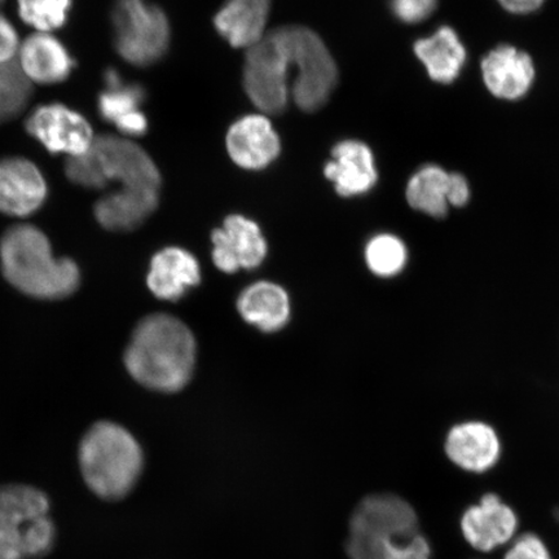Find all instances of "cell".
I'll list each match as a JSON object with an SVG mask.
<instances>
[{"mask_svg":"<svg viewBox=\"0 0 559 559\" xmlns=\"http://www.w3.org/2000/svg\"><path fill=\"white\" fill-rule=\"evenodd\" d=\"M33 85L16 61L0 66V124L17 117L29 104Z\"/></svg>","mask_w":559,"mask_h":559,"instance_id":"d4e9b609","label":"cell"},{"mask_svg":"<svg viewBox=\"0 0 559 559\" xmlns=\"http://www.w3.org/2000/svg\"><path fill=\"white\" fill-rule=\"evenodd\" d=\"M145 99V91L135 83H120L115 87H105L97 99V109L104 121L114 123L140 111Z\"/></svg>","mask_w":559,"mask_h":559,"instance_id":"4316f807","label":"cell"},{"mask_svg":"<svg viewBox=\"0 0 559 559\" xmlns=\"http://www.w3.org/2000/svg\"><path fill=\"white\" fill-rule=\"evenodd\" d=\"M25 129L52 155L68 158L85 155L96 138L87 118L61 103L41 104L33 109Z\"/></svg>","mask_w":559,"mask_h":559,"instance_id":"9c48e42d","label":"cell"},{"mask_svg":"<svg viewBox=\"0 0 559 559\" xmlns=\"http://www.w3.org/2000/svg\"><path fill=\"white\" fill-rule=\"evenodd\" d=\"M111 25L116 51L131 66L155 64L169 48V20L159 7L146 0H116Z\"/></svg>","mask_w":559,"mask_h":559,"instance_id":"ba28073f","label":"cell"},{"mask_svg":"<svg viewBox=\"0 0 559 559\" xmlns=\"http://www.w3.org/2000/svg\"><path fill=\"white\" fill-rule=\"evenodd\" d=\"M47 195L45 175L33 160L0 158V213L24 218L38 212Z\"/></svg>","mask_w":559,"mask_h":559,"instance_id":"7c38bea8","label":"cell"},{"mask_svg":"<svg viewBox=\"0 0 559 559\" xmlns=\"http://www.w3.org/2000/svg\"><path fill=\"white\" fill-rule=\"evenodd\" d=\"M50 500L25 485L0 487V559H38L53 548Z\"/></svg>","mask_w":559,"mask_h":559,"instance_id":"8992f818","label":"cell"},{"mask_svg":"<svg viewBox=\"0 0 559 559\" xmlns=\"http://www.w3.org/2000/svg\"><path fill=\"white\" fill-rule=\"evenodd\" d=\"M472 190L465 175L451 173L449 202L452 207H464L469 204Z\"/></svg>","mask_w":559,"mask_h":559,"instance_id":"1f68e13d","label":"cell"},{"mask_svg":"<svg viewBox=\"0 0 559 559\" xmlns=\"http://www.w3.org/2000/svg\"><path fill=\"white\" fill-rule=\"evenodd\" d=\"M195 365V341L183 321L153 313L136 325L124 353L132 379L159 393L187 386Z\"/></svg>","mask_w":559,"mask_h":559,"instance_id":"7a4b0ae2","label":"cell"},{"mask_svg":"<svg viewBox=\"0 0 559 559\" xmlns=\"http://www.w3.org/2000/svg\"><path fill=\"white\" fill-rule=\"evenodd\" d=\"M390 5L403 23L418 24L435 13L438 0H390Z\"/></svg>","mask_w":559,"mask_h":559,"instance_id":"83f0119b","label":"cell"},{"mask_svg":"<svg viewBox=\"0 0 559 559\" xmlns=\"http://www.w3.org/2000/svg\"><path fill=\"white\" fill-rule=\"evenodd\" d=\"M237 309L247 323L265 333L283 330L290 318L289 296L282 286L269 282L245 289L237 300Z\"/></svg>","mask_w":559,"mask_h":559,"instance_id":"7402d4cb","label":"cell"},{"mask_svg":"<svg viewBox=\"0 0 559 559\" xmlns=\"http://www.w3.org/2000/svg\"><path fill=\"white\" fill-rule=\"evenodd\" d=\"M337 66L319 35L289 25L270 31L245 55L243 87L264 115H280L295 102L305 111L330 100Z\"/></svg>","mask_w":559,"mask_h":559,"instance_id":"6da1fadb","label":"cell"},{"mask_svg":"<svg viewBox=\"0 0 559 559\" xmlns=\"http://www.w3.org/2000/svg\"><path fill=\"white\" fill-rule=\"evenodd\" d=\"M498 3L513 15H530L539 11L545 0H498Z\"/></svg>","mask_w":559,"mask_h":559,"instance_id":"d6a6232c","label":"cell"},{"mask_svg":"<svg viewBox=\"0 0 559 559\" xmlns=\"http://www.w3.org/2000/svg\"><path fill=\"white\" fill-rule=\"evenodd\" d=\"M519 527V515L495 493L485 495L479 504L467 508L460 521L464 539L481 554L512 543Z\"/></svg>","mask_w":559,"mask_h":559,"instance_id":"8fae6325","label":"cell"},{"mask_svg":"<svg viewBox=\"0 0 559 559\" xmlns=\"http://www.w3.org/2000/svg\"><path fill=\"white\" fill-rule=\"evenodd\" d=\"M414 48L430 79L442 85H451L465 68L466 47L451 26L438 27L430 37L418 39Z\"/></svg>","mask_w":559,"mask_h":559,"instance_id":"44dd1931","label":"cell"},{"mask_svg":"<svg viewBox=\"0 0 559 559\" xmlns=\"http://www.w3.org/2000/svg\"><path fill=\"white\" fill-rule=\"evenodd\" d=\"M226 145L234 163L247 170L264 169L282 151L274 126L263 115L245 116L230 126Z\"/></svg>","mask_w":559,"mask_h":559,"instance_id":"5bb4252c","label":"cell"},{"mask_svg":"<svg viewBox=\"0 0 559 559\" xmlns=\"http://www.w3.org/2000/svg\"><path fill=\"white\" fill-rule=\"evenodd\" d=\"M444 451L460 469L484 474L498 465L501 443L492 426L471 421L453 426L447 435Z\"/></svg>","mask_w":559,"mask_h":559,"instance_id":"9a60e30c","label":"cell"},{"mask_svg":"<svg viewBox=\"0 0 559 559\" xmlns=\"http://www.w3.org/2000/svg\"><path fill=\"white\" fill-rule=\"evenodd\" d=\"M431 547L421 534L388 545L382 559H430Z\"/></svg>","mask_w":559,"mask_h":559,"instance_id":"f546056e","label":"cell"},{"mask_svg":"<svg viewBox=\"0 0 559 559\" xmlns=\"http://www.w3.org/2000/svg\"><path fill=\"white\" fill-rule=\"evenodd\" d=\"M417 534L418 519L409 502L389 493L369 496L349 522L347 555L349 559H382L388 545Z\"/></svg>","mask_w":559,"mask_h":559,"instance_id":"52a82bcc","label":"cell"},{"mask_svg":"<svg viewBox=\"0 0 559 559\" xmlns=\"http://www.w3.org/2000/svg\"><path fill=\"white\" fill-rule=\"evenodd\" d=\"M0 265L9 283L33 298H67L81 282L79 265L69 258H56L48 237L32 225L5 230L0 239Z\"/></svg>","mask_w":559,"mask_h":559,"instance_id":"3957f363","label":"cell"},{"mask_svg":"<svg viewBox=\"0 0 559 559\" xmlns=\"http://www.w3.org/2000/svg\"><path fill=\"white\" fill-rule=\"evenodd\" d=\"M408 251L405 243L394 235L374 236L366 248V261L370 271L380 277H393L407 264Z\"/></svg>","mask_w":559,"mask_h":559,"instance_id":"cb8c5ba5","label":"cell"},{"mask_svg":"<svg viewBox=\"0 0 559 559\" xmlns=\"http://www.w3.org/2000/svg\"><path fill=\"white\" fill-rule=\"evenodd\" d=\"M73 0H17L21 20L35 32L52 33L67 24Z\"/></svg>","mask_w":559,"mask_h":559,"instance_id":"484cf974","label":"cell"},{"mask_svg":"<svg viewBox=\"0 0 559 559\" xmlns=\"http://www.w3.org/2000/svg\"><path fill=\"white\" fill-rule=\"evenodd\" d=\"M79 461L91 491L108 501L124 499L144 467L138 440L121 425L109 421L91 426L81 440Z\"/></svg>","mask_w":559,"mask_h":559,"instance_id":"277c9868","label":"cell"},{"mask_svg":"<svg viewBox=\"0 0 559 559\" xmlns=\"http://www.w3.org/2000/svg\"><path fill=\"white\" fill-rule=\"evenodd\" d=\"M504 559H551V556L539 536L526 533L514 537Z\"/></svg>","mask_w":559,"mask_h":559,"instance_id":"f1b7e54d","label":"cell"},{"mask_svg":"<svg viewBox=\"0 0 559 559\" xmlns=\"http://www.w3.org/2000/svg\"><path fill=\"white\" fill-rule=\"evenodd\" d=\"M200 280V264L190 251L166 248L153 257L146 283L157 298L178 300Z\"/></svg>","mask_w":559,"mask_h":559,"instance_id":"ffe728a7","label":"cell"},{"mask_svg":"<svg viewBox=\"0 0 559 559\" xmlns=\"http://www.w3.org/2000/svg\"><path fill=\"white\" fill-rule=\"evenodd\" d=\"M67 178L87 190L151 188L160 190V174L155 160L142 146L121 135H96L85 155L67 158ZM115 188V190H116Z\"/></svg>","mask_w":559,"mask_h":559,"instance_id":"5b68a950","label":"cell"},{"mask_svg":"<svg viewBox=\"0 0 559 559\" xmlns=\"http://www.w3.org/2000/svg\"><path fill=\"white\" fill-rule=\"evenodd\" d=\"M324 174L333 181L335 191L344 198L369 192L379 179L374 156L369 146L358 140H345L335 145Z\"/></svg>","mask_w":559,"mask_h":559,"instance_id":"e0dca14e","label":"cell"},{"mask_svg":"<svg viewBox=\"0 0 559 559\" xmlns=\"http://www.w3.org/2000/svg\"><path fill=\"white\" fill-rule=\"evenodd\" d=\"M451 173L436 164L424 165L412 175L405 198L416 212L442 219L450 212Z\"/></svg>","mask_w":559,"mask_h":559,"instance_id":"603a6c76","label":"cell"},{"mask_svg":"<svg viewBox=\"0 0 559 559\" xmlns=\"http://www.w3.org/2000/svg\"><path fill=\"white\" fill-rule=\"evenodd\" d=\"M480 70L488 93L508 102L526 96L536 76L533 58L510 45H500L486 53Z\"/></svg>","mask_w":559,"mask_h":559,"instance_id":"4fadbf2b","label":"cell"},{"mask_svg":"<svg viewBox=\"0 0 559 559\" xmlns=\"http://www.w3.org/2000/svg\"><path fill=\"white\" fill-rule=\"evenodd\" d=\"M20 45L16 27L0 13V66L16 61Z\"/></svg>","mask_w":559,"mask_h":559,"instance_id":"4dcf8cb0","label":"cell"},{"mask_svg":"<svg viewBox=\"0 0 559 559\" xmlns=\"http://www.w3.org/2000/svg\"><path fill=\"white\" fill-rule=\"evenodd\" d=\"M213 262L226 274L261 265L267 255V242L255 222L241 215H230L212 235Z\"/></svg>","mask_w":559,"mask_h":559,"instance_id":"30bf717a","label":"cell"},{"mask_svg":"<svg viewBox=\"0 0 559 559\" xmlns=\"http://www.w3.org/2000/svg\"><path fill=\"white\" fill-rule=\"evenodd\" d=\"M270 10L271 0H226L214 24L230 46L249 50L267 34Z\"/></svg>","mask_w":559,"mask_h":559,"instance_id":"d6986e66","label":"cell"},{"mask_svg":"<svg viewBox=\"0 0 559 559\" xmlns=\"http://www.w3.org/2000/svg\"><path fill=\"white\" fill-rule=\"evenodd\" d=\"M160 190L151 188H116L96 201L97 223L111 233H129L156 212Z\"/></svg>","mask_w":559,"mask_h":559,"instance_id":"ac0fdd59","label":"cell"},{"mask_svg":"<svg viewBox=\"0 0 559 559\" xmlns=\"http://www.w3.org/2000/svg\"><path fill=\"white\" fill-rule=\"evenodd\" d=\"M16 62L32 85H58L74 68L72 56L52 33L35 32L21 41Z\"/></svg>","mask_w":559,"mask_h":559,"instance_id":"2e32d148","label":"cell"},{"mask_svg":"<svg viewBox=\"0 0 559 559\" xmlns=\"http://www.w3.org/2000/svg\"><path fill=\"white\" fill-rule=\"evenodd\" d=\"M2 2H3V0H0V3H2Z\"/></svg>","mask_w":559,"mask_h":559,"instance_id":"836d02e7","label":"cell"}]
</instances>
